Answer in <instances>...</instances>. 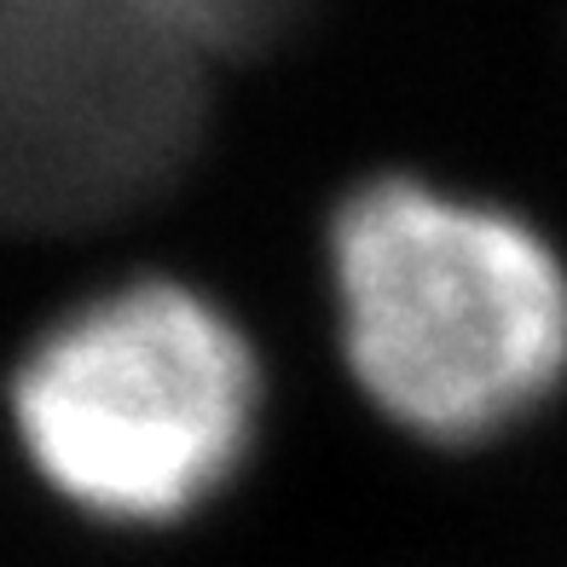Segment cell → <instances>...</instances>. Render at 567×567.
Here are the masks:
<instances>
[{
    "label": "cell",
    "mask_w": 567,
    "mask_h": 567,
    "mask_svg": "<svg viewBox=\"0 0 567 567\" xmlns=\"http://www.w3.org/2000/svg\"><path fill=\"white\" fill-rule=\"evenodd\" d=\"M330 261L353 377L429 441H481L567 377V267L527 220L371 179L337 209Z\"/></svg>",
    "instance_id": "6da1fadb"
},
{
    "label": "cell",
    "mask_w": 567,
    "mask_h": 567,
    "mask_svg": "<svg viewBox=\"0 0 567 567\" xmlns=\"http://www.w3.org/2000/svg\"><path fill=\"white\" fill-rule=\"evenodd\" d=\"M278 23L238 0H0V226L140 209L192 157L209 64Z\"/></svg>",
    "instance_id": "7a4b0ae2"
},
{
    "label": "cell",
    "mask_w": 567,
    "mask_h": 567,
    "mask_svg": "<svg viewBox=\"0 0 567 567\" xmlns=\"http://www.w3.org/2000/svg\"><path fill=\"white\" fill-rule=\"evenodd\" d=\"M30 463L111 522H168L238 470L255 429V359L220 307L168 278L59 319L12 377Z\"/></svg>",
    "instance_id": "3957f363"
}]
</instances>
